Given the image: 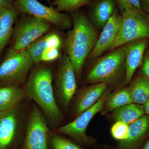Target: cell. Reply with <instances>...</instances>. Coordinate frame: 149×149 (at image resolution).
I'll return each mask as SVG.
<instances>
[{
	"label": "cell",
	"instance_id": "6da1fadb",
	"mask_svg": "<svg viewBox=\"0 0 149 149\" xmlns=\"http://www.w3.org/2000/svg\"><path fill=\"white\" fill-rule=\"evenodd\" d=\"M53 81L50 70L40 67L30 72L24 90L27 97L34 101L42 111L49 126L58 128L63 119V115L56 100Z\"/></svg>",
	"mask_w": 149,
	"mask_h": 149
},
{
	"label": "cell",
	"instance_id": "7a4b0ae2",
	"mask_svg": "<svg viewBox=\"0 0 149 149\" xmlns=\"http://www.w3.org/2000/svg\"><path fill=\"white\" fill-rule=\"evenodd\" d=\"M72 17L73 27L68 32L65 44L67 55L76 76L79 77L85 60L99 37L97 30L83 13L78 10L73 12Z\"/></svg>",
	"mask_w": 149,
	"mask_h": 149
},
{
	"label": "cell",
	"instance_id": "3957f363",
	"mask_svg": "<svg viewBox=\"0 0 149 149\" xmlns=\"http://www.w3.org/2000/svg\"><path fill=\"white\" fill-rule=\"evenodd\" d=\"M125 47L116 48L107 54L96 59L88 71L87 82L91 84L115 83L125 67Z\"/></svg>",
	"mask_w": 149,
	"mask_h": 149
},
{
	"label": "cell",
	"instance_id": "277c9868",
	"mask_svg": "<svg viewBox=\"0 0 149 149\" xmlns=\"http://www.w3.org/2000/svg\"><path fill=\"white\" fill-rule=\"evenodd\" d=\"M149 38V17L143 11L131 8L122 12L119 31L109 49Z\"/></svg>",
	"mask_w": 149,
	"mask_h": 149
},
{
	"label": "cell",
	"instance_id": "5b68a950",
	"mask_svg": "<svg viewBox=\"0 0 149 149\" xmlns=\"http://www.w3.org/2000/svg\"><path fill=\"white\" fill-rule=\"evenodd\" d=\"M33 64L26 49L18 51L10 48L0 64V87L25 83Z\"/></svg>",
	"mask_w": 149,
	"mask_h": 149
},
{
	"label": "cell",
	"instance_id": "8992f818",
	"mask_svg": "<svg viewBox=\"0 0 149 149\" xmlns=\"http://www.w3.org/2000/svg\"><path fill=\"white\" fill-rule=\"evenodd\" d=\"M20 104L0 112V149H13L24 138V112Z\"/></svg>",
	"mask_w": 149,
	"mask_h": 149
},
{
	"label": "cell",
	"instance_id": "52a82bcc",
	"mask_svg": "<svg viewBox=\"0 0 149 149\" xmlns=\"http://www.w3.org/2000/svg\"><path fill=\"white\" fill-rule=\"evenodd\" d=\"M76 74L70 60L66 55L59 61L54 82V89L58 104L65 111H68L70 105L77 90Z\"/></svg>",
	"mask_w": 149,
	"mask_h": 149
},
{
	"label": "cell",
	"instance_id": "ba28073f",
	"mask_svg": "<svg viewBox=\"0 0 149 149\" xmlns=\"http://www.w3.org/2000/svg\"><path fill=\"white\" fill-rule=\"evenodd\" d=\"M27 119L21 149H48L49 123L39 107L32 108Z\"/></svg>",
	"mask_w": 149,
	"mask_h": 149
},
{
	"label": "cell",
	"instance_id": "9c48e42d",
	"mask_svg": "<svg viewBox=\"0 0 149 149\" xmlns=\"http://www.w3.org/2000/svg\"><path fill=\"white\" fill-rule=\"evenodd\" d=\"M108 93L105 92L101 98L94 105L76 117L75 119L66 125L57 128V133L67 135L80 144L91 146L95 140L87 135L86 130L92 118L99 112L101 111Z\"/></svg>",
	"mask_w": 149,
	"mask_h": 149
},
{
	"label": "cell",
	"instance_id": "30bf717a",
	"mask_svg": "<svg viewBox=\"0 0 149 149\" xmlns=\"http://www.w3.org/2000/svg\"><path fill=\"white\" fill-rule=\"evenodd\" d=\"M29 15L21 19L14 29L12 47L16 50L27 49L35 40L45 35L52 26L47 21Z\"/></svg>",
	"mask_w": 149,
	"mask_h": 149
},
{
	"label": "cell",
	"instance_id": "8fae6325",
	"mask_svg": "<svg viewBox=\"0 0 149 149\" xmlns=\"http://www.w3.org/2000/svg\"><path fill=\"white\" fill-rule=\"evenodd\" d=\"M13 6L20 13L45 20L60 29H68L72 26L71 19L67 14L58 11L52 6L44 5L37 0H15Z\"/></svg>",
	"mask_w": 149,
	"mask_h": 149
},
{
	"label": "cell",
	"instance_id": "7c38bea8",
	"mask_svg": "<svg viewBox=\"0 0 149 149\" xmlns=\"http://www.w3.org/2000/svg\"><path fill=\"white\" fill-rule=\"evenodd\" d=\"M107 86L105 83H98L80 88L74 95L72 107L74 116L77 117L94 105L105 92Z\"/></svg>",
	"mask_w": 149,
	"mask_h": 149
},
{
	"label": "cell",
	"instance_id": "4fadbf2b",
	"mask_svg": "<svg viewBox=\"0 0 149 149\" xmlns=\"http://www.w3.org/2000/svg\"><path fill=\"white\" fill-rule=\"evenodd\" d=\"M121 20V15H119L116 10L103 28L95 45L88 56L89 59L99 57L105 51L110 49L118 33Z\"/></svg>",
	"mask_w": 149,
	"mask_h": 149
},
{
	"label": "cell",
	"instance_id": "5bb4252c",
	"mask_svg": "<svg viewBox=\"0 0 149 149\" xmlns=\"http://www.w3.org/2000/svg\"><path fill=\"white\" fill-rule=\"evenodd\" d=\"M149 136V116H143L129 125L128 136L118 142V149H138Z\"/></svg>",
	"mask_w": 149,
	"mask_h": 149
},
{
	"label": "cell",
	"instance_id": "9a60e30c",
	"mask_svg": "<svg viewBox=\"0 0 149 149\" xmlns=\"http://www.w3.org/2000/svg\"><path fill=\"white\" fill-rule=\"evenodd\" d=\"M130 43L126 48L125 68V82L131 81L135 71L143 60L145 50L148 43V39L138 40Z\"/></svg>",
	"mask_w": 149,
	"mask_h": 149
},
{
	"label": "cell",
	"instance_id": "2e32d148",
	"mask_svg": "<svg viewBox=\"0 0 149 149\" xmlns=\"http://www.w3.org/2000/svg\"><path fill=\"white\" fill-rule=\"evenodd\" d=\"M20 13L13 6L0 8V57L13 35L14 24Z\"/></svg>",
	"mask_w": 149,
	"mask_h": 149
},
{
	"label": "cell",
	"instance_id": "e0dca14e",
	"mask_svg": "<svg viewBox=\"0 0 149 149\" xmlns=\"http://www.w3.org/2000/svg\"><path fill=\"white\" fill-rule=\"evenodd\" d=\"M26 97L25 91L19 85L0 87V112L14 107Z\"/></svg>",
	"mask_w": 149,
	"mask_h": 149
},
{
	"label": "cell",
	"instance_id": "ac0fdd59",
	"mask_svg": "<svg viewBox=\"0 0 149 149\" xmlns=\"http://www.w3.org/2000/svg\"><path fill=\"white\" fill-rule=\"evenodd\" d=\"M116 10L114 0H100L91 11V17L99 28H102Z\"/></svg>",
	"mask_w": 149,
	"mask_h": 149
},
{
	"label": "cell",
	"instance_id": "d6986e66",
	"mask_svg": "<svg viewBox=\"0 0 149 149\" xmlns=\"http://www.w3.org/2000/svg\"><path fill=\"white\" fill-rule=\"evenodd\" d=\"M113 119L130 124L145 114L143 106L132 103L113 111Z\"/></svg>",
	"mask_w": 149,
	"mask_h": 149
},
{
	"label": "cell",
	"instance_id": "ffe728a7",
	"mask_svg": "<svg viewBox=\"0 0 149 149\" xmlns=\"http://www.w3.org/2000/svg\"><path fill=\"white\" fill-rule=\"evenodd\" d=\"M132 103L133 99L129 88H123L110 96H107L102 110L103 109L104 113H107Z\"/></svg>",
	"mask_w": 149,
	"mask_h": 149
},
{
	"label": "cell",
	"instance_id": "44dd1931",
	"mask_svg": "<svg viewBox=\"0 0 149 149\" xmlns=\"http://www.w3.org/2000/svg\"><path fill=\"white\" fill-rule=\"evenodd\" d=\"M133 103L144 105L149 99V80L139 77L133 80L129 87Z\"/></svg>",
	"mask_w": 149,
	"mask_h": 149
},
{
	"label": "cell",
	"instance_id": "7402d4cb",
	"mask_svg": "<svg viewBox=\"0 0 149 149\" xmlns=\"http://www.w3.org/2000/svg\"><path fill=\"white\" fill-rule=\"evenodd\" d=\"M47 48V35H45L33 42L26 49L33 63L37 65L42 62V56Z\"/></svg>",
	"mask_w": 149,
	"mask_h": 149
},
{
	"label": "cell",
	"instance_id": "603a6c76",
	"mask_svg": "<svg viewBox=\"0 0 149 149\" xmlns=\"http://www.w3.org/2000/svg\"><path fill=\"white\" fill-rule=\"evenodd\" d=\"M89 1L90 0H55L53 3L52 6L53 7L59 12H73L78 10Z\"/></svg>",
	"mask_w": 149,
	"mask_h": 149
},
{
	"label": "cell",
	"instance_id": "cb8c5ba5",
	"mask_svg": "<svg viewBox=\"0 0 149 149\" xmlns=\"http://www.w3.org/2000/svg\"><path fill=\"white\" fill-rule=\"evenodd\" d=\"M49 144L52 149H84L57 133H50Z\"/></svg>",
	"mask_w": 149,
	"mask_h": 149
},
{
	"label": "cell",
	"instance_id": "d4e9b609",
	"mask_svg": "<svg viewBox=\"0 0 149 149\" xmlns=\"http://www.w3.org/2000/svg\"><path fill=\"white\" fill-rule=\"evenodd\" d=\"M128 130V124L121 121H116L112 126L111 133L113 139L120 142L127 139Z\"/></svg>",
	"mask_w": 149,
	"mask_h": 149
},
{
	"label": "cell",
	"instance_id": "484cf974",
	"mask_svg": "<svg viewBox=\"0 0 149 149\" xmlns=\"http://www.w3.org/2000/svg\"><path fill=\"white\" fill-rule=\"evenodd\" d=\"M121 13L127 9L134 8L143 11L140 0H114Z\"/></svg>",
	"mask_w": 149,
	"mask_h": 149
},
{
	"label": "cell",
	"instance_id": "4316f807",
	"mask_svg": "<svg viewBox=\"0 0 149 149\" xmlns=\"http://www.w3.org/2000/svg\"><path fill=\"white\" fill-rule=\"evenodd\" d=\"M60 55L59 49L56 48H47L43 53L42 61H54L57 59Z\"/></svg>",
	"mask_w": 149,
	"mask_h": 149
},
{
	"label": "cell",
	"instance_id": "83f0119b",
	"mask_svg": "<svg viewBox=\"0 0 149 149\" xmlns=\"http://www.w3.org/2000/svg\"><path fill=\"white\" fill-rule=\"evenodd\" d=\"M61 44V39L57 34L55 33L47 34L48 48L59 49Z\"/></svg>",
	"mask_w": 149,
	"mask_h": 149
},
{
	"label": "cell",
	"instance_id": "f1b7e54d",
	"mask_svg": "<svg viewBox=\"0 0 149 149\" xmlns=\"http://www.w3.org/2000/svg\"><path fill=\"white\" fill-rule=\"evenodd\" d=\"M142 73L144 77L149 80V52H148L144 59L142 68Z\"/></svg>",
	"mask_w": 149,
	"mask_h": 149
},
{
	"label": "cell",
	"instance_id": "f546056e",
	"mask_svg": "<svg viewBox=\"0 0 149 149\" xmlns=\"http://www.w3.org/2000/svg\"><path fill=\"white\" fill-rule=\"evenodd\" d=\"M15 0H0V8L13 6Z\"/></svg>",
	"mask_w": 149,
	"mask_h": 149
},
{
	"label": "cell",
	"instance_id": "4dcf8cb0",
	"mask_svg": "<svg viewBox=\"0 0 149 149\" xmlns=\"http://www.w3.org/2000/svg\"><path fill=\"white\" fill-rule=\"evenodd\" d=\"M144 112L148 116H149V99L143 105Z\"/></svg>",
	"mask_w": 149,
	"mask_h": 149
},
{
	"label": "cell",
	"instance_id": "1f68e13d",
	"mask_svg": "<svg viewBox=\"0 0 149 149\" xmlns=\"http://www.w3.org/2000/svg\"><path fill=\"white\" fill-rule=\"evenodd\" d=\"M139 149H149V139Z\"/></svg>",
	"mask_w": 149,
	"mask_h": 149
},
{
	"label": "cell",
	"instance_id": "d6a6232c",
	"mask_svg": "<svg viewBox=\"0 0 149 149\" xmlns=\"http://www.w3.org/2000/svg\"><path fill=\"white\" fill-rule=\"evenodd\" d=\"M146 6L149 8V0H143Z\"/></svg>",
	"mask_w": 149,
	"mask_h": 149
}]
</instances>
